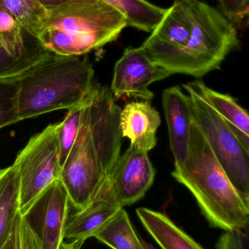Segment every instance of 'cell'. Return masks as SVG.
Segmentation results:
<instances>
[{
  "label": "cell",
  "mask_w": 249,
  "mask_h": 249,
  "mask_svg": "<svg viewBox=\"0 0 249 249\" xmlns=\"http://www.w3.org/2000/svg\"><path fill=\"white\" fill-rule=\"evenodd\" d=\"M172 176L191 192L211 226L247 232L249 199L234 187L192 118L188 156Z\"/></svg>",
  "instance_id": "cell-1"
},
{
  "label": "cell",
  "mask_w": 249,
  "mask_h": 249,
  "mask_svg": "<svg viewBox=\"0 0 249 249\" xmlns=\"http://www.w3.org/2000/svg\"><path fill=\"white\" fill-rule=\"evenodd\" d=\"M85 101L80 130L60 176L70 204L77 211L93 200L120 156L122 142L118 120L101 118L88 124Z\"/></svg>",
  "instance_id": "cell-2"
},
{
  "label": "cell",
  "mask_w": 249,
  "mask_h": 249,
  "mask_svg": "<svg viewBox=\"0 0 249 249\" xmlns=\"http://www.w3.org/2000/svg\"><path fill=\"white\" fill-rule=\"evenodd\" d=\"M51 53L19 80L20 121L80 105L93 87L95 70L86 56Z\"/></svg>",
  "instance_id": "cell-3"
},
{
  "label": "cell",
  "mask_w": 249,
  "mask_h": 249,
  "mask_svg": "<svg viewBox=\"0 0 249 249\" xmlns=\"http://www.w3.org/2000/svg\"><path fill=\"white\" fill-rule=\"evenodd\" d=\"M122 15L101 1L48 10L38 40L49 52L79 56L114 42L127 27Z\"/></svg>",
  "instance_id": "cell-4"
},
{
  "label": "cell",
  "mask_w": 249,
  "mask_h": 249,
  "mask_svg": "<svg viewBox=\"0 0 249 249\" xmlns=\"http://www.w3.org/2000/svg\"><path fill=\"white\" fill-rule=\"evenodd\" d=\"M240 43L236 26L220 10L195 0L194 24L187 45L150 60L171 74L200 78L219 70L228 54L238 49Z\"/></svg>",
  "instance_id": "cell-5"
},
{
  "label": "cell",
  "mask_w": 249,
  "mask_h": 249,
  "mask_svg": "<svg viewBox=\"0 0 249 249\" xmlns=\"http://www.w3.org/2000/svg\"><path fill=\"white\" fill-rule=\"evenodd\" d=\"M192 117L234 187L249 199V152L222 117L191 89Z\"/></svg>",
  "instance_id": "cell-6"
},
{
  "label": "cell",
  "mask_w": 249,
  "mask_h": 249,
  "mask_svg": "<svg viewBox=\"0 0 249 249\" xmlns=\"http://www.w3.org/2000/svg\"><path fill=\"white\" fill-rule=\"evenodd\" d=\"M20 179L19 212L23 216L41 193L60 179L59 143L57 124L31 138L14 162Z\"/></svg>",
  "instance_id": "cell-7"
},
{
  "label": "cell",
  "mask_w": 249,
  "mask_h": 249,
  "mask_svg": "<svg viewBox=\"0 0 249 249\" xmlns=\"http://www.w3.org/2000/svg\"><path fill=\"white\" fill-rule=\"evenodd\" d=\"M70 204L60 179L50 184L23 216L42 249H58L64 241Z\"/></svg>",
  "instance_id": "cell-8"
},
{
  "label": "cell",
  "mask_w": 249,
  "mask_h": 249,
  "mask_svg": "<svg viewBox=\"0 0 249 249\" xmlns=\"http://www.w3.org/2000/svg\"><path fill=\"white\" fill-rule=\"evenodd\" d=\"M172 75L153 64L140 48H126L115 63L111 90L114 99L133 98L151 101L153 93L149 86Z\"/></svg>",
  "instance_id": "cell-9"
},
{
  "label": "cell",
  "mask_w": 249,
  "mask_h": 249,
  "mask_svg": "<svg viewBox=\"0 0 249 249\" xmlns=\"http://www.w3.org/2000/svg\"><path fill=\"white\" fill-rule=\"evenodd\" d=\"M155 174L148 152L130 145L118 157L110 173L113 190L119 204L122 207L130 206L143 198L153 184Z\"/></svg>",
  "instance_id": "cell-10"
},
{
  "label": "cell",
  "mask_w": 249,
  "mask_h": 249,
  "mask_svg": "<svg viewBox=\"0 0 249 249\" xmlns=\"http://www.w3.org/2000/svg\"><path fill=\"white\" fill-rule=\"evenodd\" d=\"M111 184L110 174L105 177L93 200L83 210L77 211L69 218L64 239L84 241L92 238L115 213L122 209Z\"/></svg>",
  "instance_id": "cell-11"
},
{
  "label": "cell",
  "mask_w": 249,
  "mask_h": 249,
  "mask_svg": "<svg viewBox=\"0 0 249 249\" xmlns=\"http://www.w3.org/2000/svg\"><path fill=\"white\" fill-rule=\"evenodd\" d=\"M162 99L175 166H179L188 156L192 118L190 97L175 86L165 89Z\"/></svg>",
  "instance_id": "cell-12"
},
{
  "label": "cell",
  "mask_w": 249,
  "mask_h": 249,
  "mask_svg": "<svg viewBox=\"0 0 249 249\" xmlns=\"http://www.w3.org/2000/svg\"><path fill=\"white\" fill-rule=\"evenodd\" d=\"M161 124L159 112L150 101L133 102L121 109L119 125L122 137L130 139L132 146L149 152L156 144V131Z\"/></svg>",
  "instance_id": "cell-13"
},
{
  "label": "cell",
  "mask_w": 249,
  "mask_h": 249,
  "mask_svg": "<svg viewBox=\"0 0 249 249\" xmlns=\"http://www.w3.org/2000/svg\"><path fill=\"white\" fill-rule=\"evenodd\" d=\"M191 89L209 104L225 121L243 146L249 152V117L248 112L230 95L212 90L201 80L183 85Z\"/></svg>",
  "instance_id": "cell-14"
},
{
  "label": "cell",
  "mask_w": 249,
  "mask_h": 249,
  "mask_svg": "<svg viewBox=\"0 0 249 249\" xmlns=\"http://www.w3.org/2000/svg\"><path fill=\"white\" fill-rule=\"evenodd\" d=\"M136 213L161 249H204L164 213L146 208H139Z\"/></svg>",
  "instance_id": "cell-15"
},
{
  "label": "cell",
  "mask_w": 249,
  "mask_h": 249,
  "mask_svg": "<svg viewBox=\"0 0 249 249\" xmlns=\"http://www.w3.org/2000/svg\"><path fill=\"white\" fill-rule=\"evenodd\" d=\"M20 179L14 163L0 169V249H7L11 241L19 212Z\"/></svg>",
  "instance_id": "cell-16"
},
{
  "label": "cell",
  "mask_w": 249,
  "mask_h": 249,
  "mask_svg": "<svg viewBox=\"0 0 249 249\" xmlns=\"http://www.w3.org/2000/svg\"><path fill=\"white\" fill-rule=\"evenodd\" d=\"M122 15L127 26L152 32L159 24L166 9L146 0H99Z\"/></svg>",
  "instance_id": "cell-17"
},
{
  "label": "cell",
  "mask_w": 249,
  "mask_h": 249,
  "mask_svg": "<svg viewBox=\"0 0 249 249\" xmlns=\"http://www.w3.org/2000/svg\"><path fill=\"white\" fill-rule=\"evenodd\" d=\"M93 237L112 249H143L140 238L123 208Z\"/></svg>",
  "instance_id": "cell-18"
},
{
  "label": "cell",
  "mask_w": 249,
  "mask_h": 249,
  "mask_svg": "<svg viewBox=\"0 0 249 249\" xmlns=\"http://www.w3.org/2000/svg\"><path fill=\"white\" fill-rule=\"evenodd\" d=\"M51 53H22L9 46L0 37V80H20L39 65Z\"/></svg>",
  "instance_id": "cell-19"
},
{
  "label": "cell",
  "mask_w": 249,
  "mask_h": 249,
  "mask_svg": "<svg viewBox=\"0 0 249 249\" xmlns=\"http://www.w3.org/2000/svg\"><path fill=\"white\" fill-rule=\"evenodd\" d=\"M0 8L11 15L29 35L38 39L48 18V10L38 0H0Z\"/></svg>",
  "instance_id": "cell-20"
},
{
  "label": "cell",
  "mask_w": 249,
  "mask_h": 249,
  "mask_svg": "<svg viewBox=\"0 0 249 249\" xmlns=\"http://www.w3.org/2000/svg\"><path fill=\"white\" fill-rule=\"evenodd\" d=\"M84 101L80 105L68 109L63 121L57 124V136L59 143V162L61 168L78 134Z\"/></svg>",
  "instance_id": "cell-21"
},
{
  "label": "cell",
  "mask_w": 249,
  "mask_h": 249,
  "mask_svg": "<svg viewBox=\"0 0 249 249\" xmlns=\"http://www.w3.org/2000/svg\"><path fill=\"white\" fill-rule=\"evenodd\" d=\"M19 80H0V129L20 121L18 108Z\"/></svg>",
  "instance_id": "cell-22"
},
{
  "label": "cell",
  "mask_w": 249,
  "mask_h": 249,
  "mask_svg": "<svg viewBox=\"0 0 249 249\" xmlns=\"http://www.w3.org/2000/svg\"><path fill=\"white\" fill-rule=\"evenodd\" d=\"M7 249H42L38 237L20 213L16 217L11 241Z\"/></svg>",
  "instance_id": "cell-23"
},
{
  "label": "cell",
  "mask_w": 249,
  "mask_h": 249,
  "mask_svg": "<svg viewBox=\"0 0 249 249\" xmlns=\"http://www.w3.org/2000/svg\"><path fill=\"white\" fill-rule=\"evenodd\" d=\"M220 11L235 26L248 19L249 0H219Z\"/></svg>",
  "instance_id": "cell-24"
},
{
  "label": "cell",
  "mask_w": 249,
  "mask_h": 249,
  "mask_svg": "<svg viewBox=\"0 0 249 249\" xmlns=\"http://www.w3.org/2000/svg\"><path fill=\"white\" fill-rule=\"evenodd\" d=\"M245 233L235 231H226L216 244L217 249H244Z\"/></svg>",
  "instance_id": "cell-25"
},
{
  "label": "cell",
  "mask_w": 249,
  "mask_h": 249,
  "mask_svg": "<svg viewBox=\"0 0 249 249\" xmlns=\"http://www.w3.org/2000/svg\"><path fill=\"white\" fill-rule=\"evenodd\" d=\"M96 1L99 0H38V1L47 10L76 3L94 2Z\"/></svg>",
  "instance_id": "cell-26"
},
{
  "label": "cell",
  "mask_w": 249,
  "mask_h": 249,
  "mask_svg": "<svg viewBox=\"0 0 249 249\" xmlns=\"http://www.w3.org/2000/svg\"><path fill=\"white\" fill-rule=\"evenodd\" d=\"M84 241H70L66 243L63 241L58 249H81Z\"/></svg>",
  "instance_id": "cell-27"
},
{
  "label": "cell",
  "mask_w": 249,
  "mask_h": 249,
  "mask_svg": "<svg viewBox=\"0 0 249 249\" xmlns=\"http://www.w3.org/2000/svg\"><path fill=\"white\" fill-rule=\"evenodd\" d=\"M140 241H141L142 247H143V249H156L152 244H149L141 238H140Z\"/></svg>",
  "instance_id": "cell-28"
},
{
  "label": "cell",
  "mask_w": 249,
  "mask_h": 249,
  "mask_svg": "<svg viewBox=\"0 0 249 249\" xmlns=\"http://www.w3.org/2000/svg\"><path fill=\"white\" fill-rule=\"evenodd\" d=\"M7 248H8V247H7Z\"/></svg>",
  "instance_id": "cell-29"
},
{
  "label": "cell",
  "mask_w": 249,
  "mask_h": 249,
  "mask_svg": "<svg viewBox=\"0 0 249 249\" xmlns=\"http://www.w3.org/2000/svg\"></svg>",
  "instance_id": "cell-30"
}]
</instances>
